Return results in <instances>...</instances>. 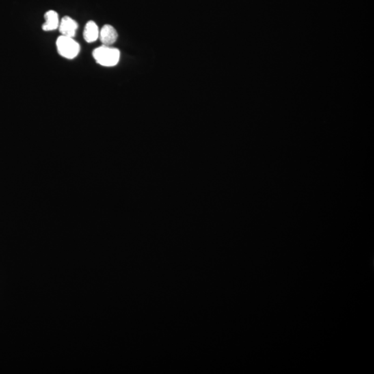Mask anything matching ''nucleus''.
<instances>
[{"label":"nucleus","instance_id":"obj_1","mask_svg":"<svg viewBox=\"0 0 374 374\" xmlns=\"http://www.w3.org/2000/svg\"><path fill=\"white\" fill-rule=\"evenodd\" d=\"M96 62L104 67H114L120 59V51L111 46L102 45L92 52Z\"/></svg>","mask_w":374,"mask_h":374},{"label":"nucleus","instance_id":"obj_2","mask_svg":"<svg viewBox=\"0 0 374 374\" xmlns=\"http://www.w3.org/2000/svg\"><path fill=\"white\" fill-rule=\"evenodd\" d=\"M59 55L67 59H73L79 55L81 46L73 38L61 35L57 40Z\"/></svg>","mask_w":374,"mask_h":374},{"label":"nucleus","instance_id":"obj_3","mask_svg":"<svg viewBox=\"0 0 374 374\" xmlns=\"http://www.w3.org/2000/svg\"><path fill=\"white\" fill-rule=\"evenodd\" d=\"M78 27H79V25H78V23L75 20L72 19L70 17L65 16L63 17L60 24H59V29L61 35L74 38L75 36Z\"/></svg>","mask_w":374,"mask_h":374},{"label":"nucleus","instance_id":"obj_4","mask_svg":"<svg viewBox=\"0 0 374 374\" xmlns=\"http://www.w3.org/2000/svg\"><path fill=\"white\" fill-rule=\"evenodd\" d=\"M98 38L103 45L111 46L116 42L118 38V33L113 26L105 25L100 29Z\"/></svg>","mask_w":374,"mask_h":374},{"label":"nucleus","instance_id":"obj_5","mask_svg":"<svg viewBox=\"0 0 374 374\" xmlns=\"http://www.w3.org/2000/svg\"><path fill=\"white\" fill-rule=\"evenodd\" d=\"M45 22L42 25V29L45 31H54L57 29L60 24L59 14L55 11L50 10L44 14Z\"/></svg>","mask_w":374,"mask_h":374},{"label":"nucleus","instance_id":"obj_6","mask_svg":"<svg viewBox=\"0 0 374 374\" xmlns=\"http://www.w3.org/2000/svg\"><path fill=\"white\" fill-rule=\"evenodd\" d=\"M99 29L94 21H89L85 26L83 38L88 43L94 42L99 37Z\"/></svg>","mask_w":374,"mask_h":374}]
</instances>
